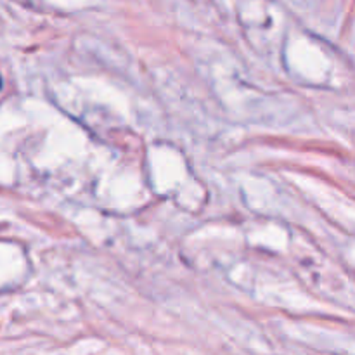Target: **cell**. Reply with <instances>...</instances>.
Returning <instances> with one entry per match:
<instances>
[{
    "mask_svg": "<svg viewBox=\"0 0 355 355\" xmlns=\"http://www.w3.org/2000/svg\"><path fill=\"white\" fill-rule=\"evenodd\" d=\"M0 89H2V76H0Z\"/></svg>",
    "mask_w": 355,
    "mask_h": 355,
    "instance_id": "1",
    "label": "cell"
}]
</instances>
